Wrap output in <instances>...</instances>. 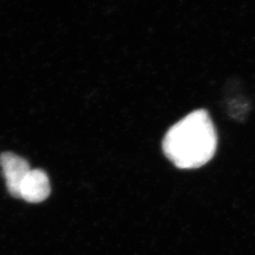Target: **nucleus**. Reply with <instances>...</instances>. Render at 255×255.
<instances>
[{"label":"nucleus","mask_w":255,"mask_h":255,"mask_svg":"<svg viewBox=\"0 0 255 255\" xmlns=\"http://www.w3.org/2000/svg\"><path fill=\"white\" fill-rule=\"evenodd\" d=\"M217 147V134L209 114L197 110L170 128L162 140L166 157L178 168L193 169L211 160Z\"/></svg>","instance_id":"obj_1"},{"label":"nucleus","mask_w":255,"mask_h":255,"mask_svg":"<svg viewBox=\"0 0 255 255\" xmlns=\"http://www.w3.org/2000/svg\"><path fill=\"white\" fill-rule=\"evenodd\" d=\"M0 166L4 175L7 191L15 198H20V186L31 168L27 160L11 152L0 155Z\"/></svg>","instance_id":"obj_2"},{"label":"nucleus","mask_w":255,"mask_h":255,"mask_svg":"<svg viewBox=\"0 0 255 255\" xmlns=\"http://www.w3.org/2000/svg\"><path fill=\"white\" fill-rule=\"evenodd\" d=\"M51 193L49 178L44 171L31 169L20 186V198L30 203L45 201Z\"/></svg>","instance_id":"obj_3"}]
</instances>
